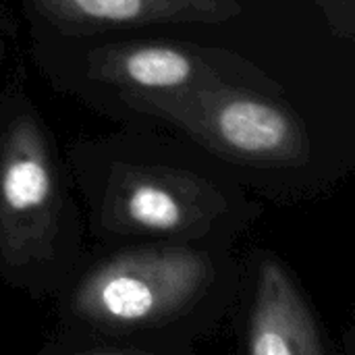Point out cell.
<instances>
[{
    "label": "cell",
    "mask_w": 355,
    "mask_h": 355,
    "mask_svg": "<svg viewBox=\"0 0 355 355\" xmlns=\"http://www.w3.org/2000/svg\"><path fill=\"white\" fill-rule=\"evenodd\" d=\"M241 268L225 243L129 241L83 258L58 293L62 339L79 354H181L235 304Z\"/></svg>",
    "instance_id": "obj_1"
},
{
    "label": "cell",
    "mask_w": 355,
    "mask_h": 355,
    "mask_svg": "<svg viewBox=\"0 0 355 355\" xmlns=\"http://www.w3.org/2000/svg\"><path fill=\"white\" fill-rule=\"evenodd\" d=\"M102 243H225L254 220L235 179L191 148L160 137H112L71 154Z\"/></svg>",
    "instance_id": "obj_2"
},
{
    "label": "cell",
    "mask_w": 355,
    "mask_h": 355,
    "mask_svg": "<svg viewBox=\"0 0 355 355\" xmlns=\"http://www.w3.org/2000/svg\"><path fill=\"white\" fill-rule=\"evenodd\" d=\"M83 220L56 139L19 89L0 87V277L58 295L83 262Z\"/></svg>",
    "instance_id": "obj_3"
},
{
    "label": "cell",
    "mask_w": 355,
    "mask_h": 355,
    "mask_svg": "<svg viewBox=\"0 0 355 355\" xmlns=\"http://www.w3.org/2000/svg\"><path fill=\"white\" fill-rule=\"evenodd\" d=\"M245 352L252 355H320L327 352L322 331L302 291L272 256L260 258L254 270Z\"/></svg>",
    "instance_id": "obj_4"
},
{
    "label": "cell",
    "mask_w": 355,
    "mask_h": 355,
    "mask_svg": "<svg viewBox=\"0 0 355 355\" xmlns=\"http://www.w3.org/2000/svg\"><path fill=\"white\" fill-rule=\"evenodd\" d=\"M212 137L239 158L289 156L300 146L295 121L279 106L250 96L229 94L210 114Z\"/></svg>",
    "instance_id": "obj_5"
},
{
    "label": "cell",
    "mask_w": 355,
    "mask_h": 355,
    "mask_svg": "<svg viewBox=\"0 0 355 355\" xmlns=\"http://www.w3.org/2000/svg\"><path fill=\"white\" fill-rule=\"evenodd\" d=\"M114 69L131 87L144 92H173L185 87L196 75V62L168 46H137L114 58Z\"/></svg>",
    "instance_id": "obj_6"
},
{
    "label": "cell",
    "mask_w": 355,
    "mask_h": 355,
    "mask_svg": "<svg viewBox=\"0 0 355 355\" xmlns=\"http://www.w3.org/2000/svg\"><path fill=\"white\" fill-rule=\"evenodd\" d=\"M56 6L75 15V21L127 25L146 21L152 6H160V0H58Z\"/></svg>",
    "instance_id": "obj_7"
},
{
    "label": "cell",
    "mask_w": 355,
    "mask_h": 355,
    "mask_svg": "<svg viewBox=\"0 0 355 355\" xmlns=\"http://www.w3.org/2000/svg\"><path fill=\"white\" fill-rule=\"evenodd\" d=\"M4 46H6V42H4L2 31H0V62H2V58H4Z\"/></svg>",
    "instance_id": "obj_8"
}]
</instances>
